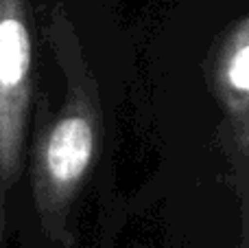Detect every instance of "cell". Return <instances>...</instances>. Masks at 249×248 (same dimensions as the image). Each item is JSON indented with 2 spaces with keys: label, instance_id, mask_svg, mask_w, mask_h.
Here are the masks:
<instances>
[{
  "label": "cell",
  "instance_id": "1",
  "mask_svg": "<svg viewBox=\"0 0 249 248\" xmlns=\"http://www.w3.org/2000/svg\"><path fill=\"white\" fill-rule=\"evenodd\" d=\"M116 22L112 0H46L24 176L7 227L31 248H77L88 211L116 220Z\"/></svg>",
  "mask_w": 249,
  "mask_h": 248
},
{
  "label": "cell",
  "instance_id": "2",
  "mask_svg": "<svg viewBox=\"0 0 249 248\" xmlns=\"http://www.w3.org/2000/svg\"><path fill=\"white\" fill-rule=\"evenodd\" d=\"M46 0H0V191L4 211L24 176Z\"/></svg>",
  "mask_w": 249,
  "mask_h": 248
},
{
  "label": "cell",
  "instance_id": "3",
  "mask_svg": "<svg viewBox=\"0 0 249 248\" xmlns=\"http://www.w3.org/2000/svg\"><path fill=\"white\" fill-rule=\"evenodd\" d=\"M230 75H232V82L236 83L238 88L249 90V46L238 53V57L232 64V73Z\"/></svg>",
  "mask_w": 249,
  "mask_h": 248
},
{
  "label": "cell",
  "instance_id": "4",
  "mask_svg": "<svg viewBox=\"0 0 249 248\" xmlns=\"http://www.w3.org/2000/svg\"><path fill=\"white\" fill-rule=\"evenodd\" d=\"M9 227H7V211H4V200H2V191H0V248L4 246V235H7Z\"/></svg>",
  "mask_w": 249,
  "mask_h": 248
}]
</instances>
